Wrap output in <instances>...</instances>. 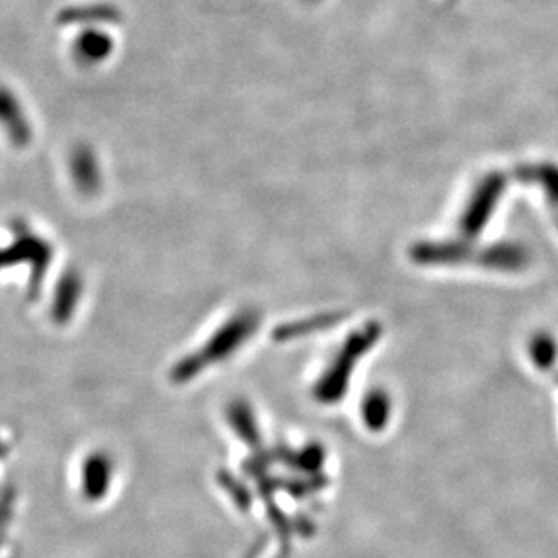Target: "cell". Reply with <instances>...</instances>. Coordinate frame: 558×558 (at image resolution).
<instances>
[{
  "mask_svg": "<svg viewBox=\"0 0 558 558\" xmlns=\"http://www.w3.org/2000/svg\"><path fill=\"white\" fill-rule=\"evenodd\" d=\"M51 260V249L46 240L39 238L37 234L28 231L17 232L15 243L0 251V267H10L17 261H28L31 263V292H39L40 283L49 267Z\"/></svg>",
  "mask_w": 558,
  "mask_h": 558,
  "instance_id": "1",
  "label": "cell"
},
{
  "mask_svg": "<svg viewBox=\"0 0 558 558\" xmlns=\"http://www.w3.org/2000/svg\"><path fill=\"white\" fill-rule=\"evenodd\" d=\"M113 462L104 453H93L87 457L82 470V491L87 501H102L111 486Z\"/></svg>",
  "mask_w": 558,
  "mask_h": 558,
  "instance_id": "2",
  "label": "cell"
},
{
  "mask_svg": "<svg viewBox=\"0 0 558 558\" xmlns=\"http://www.w3.org/2000/svg\"><path fill=\"white\" fill-rule=\"evenodd\" d=\"M80 292H82V281L78 278L77 272L69 270L60 278L57 289H55L53 319L57 323H66L73 316L78 299H80Z\"/></svg>",
  "mask_w": 558,
  "mask_h": 558,
  "instance_id": "3",
  "label": "cell"
},
{
  "mask_svg": "<svg viewBox=\"0 0 558 558\" xmlns=\"http://www.w3.org/2000/svg\"><path fill=\"white\" fill-rule=\"evenodd\" d=\"M0 126L6 127L11 142L15 145H26L31 138L28 122L20 111L19 104L8 91L0 89Z\"/></svg>",
  "mask_w": 558,
  "mask_h": 558,
  "instance_id": "4",
  "label": "cell"
},
{
  "mask_svg": "<svg viewBox=\"0 0 558 558\" xmlns=\"http://www.w3.org/2000/svg\"><path fill=\"white\" fill-rule=\"evenodd\" d=\"M71 174L82 193H95L100 185L97 160L87 147H78L71 156Z\"/></svg>",
  "mask_w": 558,
  "mask_h": 558,
  "instance_id": "5",
  "label": "cell"
},
{
  "mask_svg": "<svg viewBox=\"0 0 558 558\" xmlns=\"http://www.w3.org/2000/svg\"><path fill=\"white\" fill-rule=\"evenodd\" d=\"M4 452H6V446H4V444L0 443V457H2V455H4Z\"/></svg>",
  "mask_w": 558,
  "mask_h": 558,
  "instance_id": "6",
  "label": "cell"
}]
</instances>
